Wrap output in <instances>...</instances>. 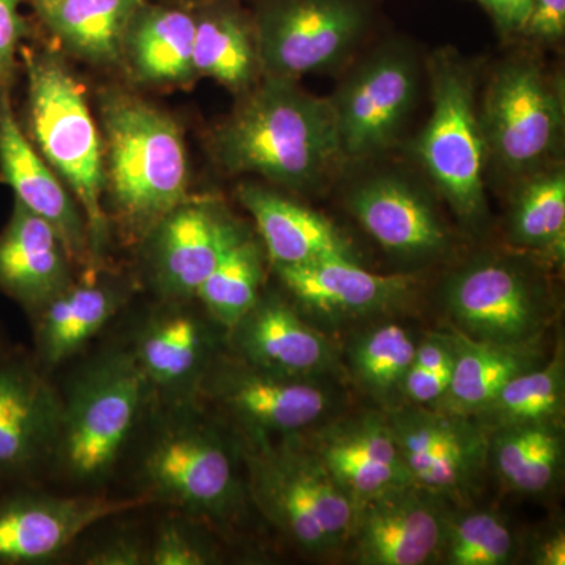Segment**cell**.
<instances>
[{
  "label": "cell",
  "mask_w": 565,
  "mask_h": 565,
  "mask_svg": "<svg viewBox=\"0 0 565 565\" xmlns=\"http://www.w3.org/2000/svg\"><path fill=\"white\" fill-rule=\"evenodd\" d=\"M214 154L230 173H253L307 191L343 158L330 99L296 81L266 77L215 132Z\"/></svg>",
  "instance_id": "6da1fadb"
},
{
  "label": "cell",
  "mask_w": 565,
  "mask_h": 565,
  "mask_svg": "<svg viewBox=\"0 0 565 565\" xmlns=\"http://www.w3.org/2000/svg\"><path fill=\"white\" fill-rule=\"evenodd\" d=\"M147 419L150 426L137 459V494L200 522L232 520L247 490L237 475V448L221 427L193 397H154Z\"/></svg>",
  "instance_id": "7a4b0ae2"
},
{
  "label": "cell",
  "mask_w": 565,
  "mask_h": 565,
  "mask_svg": "<svg viewBox=\"0 0 565 565\" xmlns=\"http://www.w3.org/2000/svg\"><path fill=\"white\" fill-rule=\"evenodd\" d=\"M62 394L50 471L79 492H99L139 433L154 393L129 344L84 364Z\"/></svg>",
  "instance_id": "3957f363"
},
{
  "label": "cell",
  "mask_w": 565,
  "mask_h": 565,
  "mask_svg": "<svg viewBox=\"0 0 565 565\" xmlns=\"http://www.w3.org/2000/svg\"><path fill=\"white\" fill-rule=\"evenodd\" d=\"M106 193L126 234L143 241L188 200L189 166L180 126L136 96L103 103Z\"/></svg>",
  "instance_id": "277c9868"
},
{
  "label": "cell",
  "mask_w": 565,
  "mask_h": 565,
  "mask_svg": "<svg viewBox=\"0 0 565 565\" xmlns=\"http://www.w3.org/2000/svg\"><path fill=\"white\" fill-rule=\"evenodd\" d=\"M245 490L259 514L307 555L348 544L355 508L308 448L302 434L239 435Z\"/></svg>",
  "instance_id": "5b68a950"
},
{
  "label": "cell",
  "mask_w": 565,
  "mask_h": 565,
  "mask_svg": "<svg viewBox=\"0 0 565 565\" xmlns=\"http://www.w3.org/2000/svg\"><path fill=\"white\" fill-rule=\"evenodd\" d=\"M28 79L33 147L79 204L98 262L109 237V218L104 210L106 172L103 139L84 87L65 62L50 51L29 55Z\"/></svg>",
  "instance_id": "8992f818"
},
{
  "label": "cell",
  "mask_w": 565,
  "mask_h": 565,
  "mask_svg": "<svg viewBox=\"0 0 565 565\" xmlns=\"http://www.w3.org/2000/svg\"><path fill=\"white\" fill-rule=\"evenodd\" d=\"M433 114L416 141L424 169L467 225L486 218V137L476 111L471 71L455 55H435Z\"/></svg>",
  "instance_id": "52a82bcc"
},
{
  "label": "cell",
  "mask_w": 565,
  "mask_h": 565,
  "mask_svg": "<svg viewBox=\"0 0 565 565\" xmlns=\"http://www.w3.org/2000/svg\"><path fill=\"white\" fill-rule=\"evenodd\" d=\"M193 399L225 415L243 437L277 438L316 426L332 411L334 394L321 377L274 373L217 352Z\"/></svg>",
  "instance_id": "ba28073f"
},
{
  "label": "cell",
  "mask_w": 565,
  "mask_h": 565,
  "mask_svg": "<svg viewBox=\"0 0 565 565\" xmlns=\"http://www.w3.org/2000/svg\"><path fill=\"white\" fill-rule=\"evenodd\" d=\"M366 21L360 0H262L253 21L259 70L296 81L332 68L359 44Z\"/></svg>",
  "instance_id": "9c48e42d"
},
{
  "label": "cell",
  "mask_w": 565,
  "mask_h": 565,
  "mask_svg": "<svg viewBox=\"0 0 565 565\" xmlns=\"http://www.w3.org/2000/svg\"><path fill=\"white\" fill-rule=\"evenodd\" d=\"M148 505L140 494H57L39 484H0V565L51 563L93 527Z\"/></svg>",
  "instance_id": "30bf717a"
},
{
  "label": "cell",
  "mask_w": 565,
  "mask_h": 565,
  "mask_svg": "<svg viewBox=\"0 0 565 565\" xmlns=\"http://www.w3.org/2000/svg\"><path fill=\"white\" fill-rule=\"evenodd\" d=\"M445 302L459 333L487 343L535 344L550 319L542 281L500 256L478 259L452 275Z\"/></svg>",
  "instance_id": "8fae6325"
},
{
  "label": "cell",
  "mask_w": 565,
  "mask_h": 565,
  "mask_svg": "<svg viewBox=\"0 0 565 565\" xmlns=\"http://www.w3.org/2000/svg\"><path fill=\"white\" fill-rule=\"evenodd\" d=\"M559 88L531 61H512L494 74L481 118L486 145L512 173H530L555 150L563 131Z\"/></svg>",
  "instance_id": "7c38bea8"
},
{
  "label": "cell",
  "mask_w": 565,
  "mask_h": 565,
  "mask_svg": "<svg viewBox=\"0 0 565 565\" xmlns=\"http://www.w3.org/2000/svg\"><path fill=\"white\" fill-rule=\"evenodd\" d=\"M386 422L412 484L444 500L471 493L489 465V433L473 416L408 404Z\"/></svg>",
  "instance_id": "4fadbf2b"
},
{
  "label": "cell",
  "mask_w": 565,
  "mask_h": 565,
  "mask_svg": "<svg viewBox=\"0 0 565 565\" xmlns=\"http://www.w3.org/2000/svg\"><path fill=\"white\" fill-rule=\"evenodd\" d=\"M62 394L32 353L0 352V484H39L61 427Z\"/></svg>",
  "instance_id": "5bb4252c"
},
{
  "label": "cell",
  "mask_w": 565,
  "mask_h": 565,
  "mask_svg": "<svg viewBox=\"0 0 565 565\" xmlns=\"http://www.w3.org/2000/svg\"><path fill=\"white\" fill-rule=\"evenodd\" d=\"M416 93L418 68L407 47H382L360 63L330 99L343 158H370L393 145Z\"/></svg>",
  "instance_id": "9a60e30c"
},
{
  "label": "cell",
  "mask_w": 565,
  "mask_h": 565,
  "mask_svg": "<svg viewBox=\"0 0 565 565\" xmlns=\"http://www.w3.org/2000/svg\"><path fill=\"white\" fill-rule=\"evenodd\" d=\"M448 519L444 498L414 484L396 487L356 509L348 544L359 564L433 563L441 555Z\"/></svg>",
  "instance_id": "2e32d148"
},
{
  "label": "cell",
  "mask_w": 565,
  "mask_h": 565,
  "mask_svg": "<svg viewBox=\"0 0 565 565\" xmlns=\"http://www.w3.org/2000/svg\"><path fill=\"white\" fill-rule=\"evenodd\" d=\"M237 226L207 202L188 199L169 212L143 239L148 282L158 300H196Z\"/></svg>",
  "instance_id": "e0dca14e"
},
{
  "label": "cell",
  "mask_w": 565,
  "mask_h": 565,
  "mask_svg": "<svg viewBox=\"0 0 565 565\" xmlns=\"http://www.w3.org/2000/svg\"><path fill=\"white\" fill-rule=\"evenodd\" d=\"M193 302L159 300L129 341L156 399H191L204 370L218 352L214 330L217 323L206 311L195 310Z\"/></svg>",
  "instance_id": "ac0fdd59"
},
{
  "label": "cell",
  "mask_w": 565,
  "mask_h": 565,
  "mask_svg": "<svg viewBox=\"0 0 565 565\" xmlns=\"http://www.w3.org/2000/svg\"><path fill=\"white\" fill-rule=\"evenodd\" d=\"M300 434L355 511L386 490L412 484L384 415L348 416Z\"/></svg>",
  "instance_id": "d6986e66"
},
{
  "label": "cell",
  "mask_w": 565,
  "mask_h": 565,
  "mask_svg": "<svg viewBox=\"0 0 565 565\" xmlns=\"http://www.w3.org/2000/svg\"><path fill=\"white\" fill-rule=\"evenodd\" d=\"M0 174L14 202L54 226L74 264L95 267L87 222L68 188L22 132L11 107L9 88L0 90Z\"/></svg>",
  "instance_id": "ffe728a7"
},
{
  "label": "cell",
  "mask_w": 565,
  "mask_h": 565,
  "mask_svg": "<svg viewBox=\"0 0 565 565\" xmlns=\"http://www.w3.org/2000/svg\"><path fill=\"white\" fill-rule=\"evenodd\" d=\"M348 207L397 258L426 262L448 250V230L430 200L396 174H377L353 185Z\"/></svg>",
  "instance_id": "44dd1931"
},
{
  "label": "cell",
  "mask_w": 565,
  "mask_h": 565,
  "mask_svg": "<svg viewBox=\"0 0 565 565\" xmlns=\"http://www.w3.org/2000/svg\"><path fill=\"white\" fill-rule=\"evenodd\" d=\"M225 333L233 355L274 373L322 377L337 363L332 343L275 294H262Z\"/></svg>",
  "instance_id": "7402d4cb"
},
{
  "label": "cell",
  "mask_w": 565,
  "mask_h": 565,
  "mask_svg": "<svg viewBox=\"0 0 565 565\" xmlns=\"http://www.w3.org/2000/svg\"><path fill=\"white\" fill-rule=\"evenodd\" d=\"M131 288L121 278L88 273L73 280L31 319L32 356L51 374L84 351L126 307Z\"/></svg>",
  "instance_id": "603a6c76"
},
{
  "label": "cell",
  "mask_w": 565,
  "mask_h": 565,
  "mask_svg": "<svg viewBox=\"0 0 565 565\" xmlns=\"http://www.w3.org/2000/svg\"><path fill=\"white\" fill-rule=\"evenodd\" d=\"M273 267L300 307L327 318L385 313L405 300L414 282L405 275L370 273L343 256Z\"/></svg>",
  "instance_id": "cb8c5ba5"
},
{
  "label": "cell",
  "mask_w": 565,
  "mask_h": 565,
  "mask_svg": "<svg viewBox=\"0 0 565 565\" xmlns=\"http://www.w3.org/2000/svg\"><path fill=\"white\" fill-rule=\"evenodd\" d=\"M73 264L54 226L14 202L0 233V292L20 305L31 321L73 282Z\"/></svg>",
  "instance_id": "d4e9b609"
},
{
  "label": "cell",
  "mask_w": 565,
  "mask_h": 565,
  "mask_svg": "<svg viewBox=\"0 0 565 565\" xmlns=\"http://www.w3.org/2000/svg\"><path fill=\"white\" fill-rule=\"evenodd\" d=\"M239 200L250 212L273 266H297L332 256L355 259L349 241L318 212L262 185H243Z\"/></svg>",
  "instance_id": "484cf974"
},
{
  "label": "cell",
  "mask_w": 565,
  "mask_h": 565,
  "mask_svg": "<svg viewBox=\"0 0 565 565\" xmlns=\"http://www.w3.org/2000/svg\"><path fill=\"white\" fill-rule=\"evenodd\" d=\"M195 28L191 7L145 0L126 32L121 62L141 84L191 82L196 77L192 62Z\"/></svg>",
  "instance_id": "4316f807"
},
{
  "label": "cell",
  "mask_w": 565,
  "mask_h": 565,
  "mask_svg": "<svg viewBox=\"0 0 565 565\" xmlns=\"http://www.w3.org/2000/svg\"><path fill=\"white\" fill-rule=\"evenodd\" d=\"M145 0H33L40 20L66 50L85 61H122V44Z\"/></svg>",
  "instance_id": "83f0119b"
},
{
  "label": "cell",
  "mask_w": 565,
  "mask_h": 565,
  "mask_svg": "<svg viewBox=\"0 0 565 565\" xmlns=\"http://www.w3.org/2000/svg\"><path fill=\"white\" fill-rule=\"evenodd\" d=\"M455 366L448 390L430 407L473 416L516 375L542 364L534 344L508 345L473 340L457 332Z\"/></svg>",
  "instance_id": "f1b7e54d"
},
{
  "label": "cell",
  "mask_w": 565,
  "mask_h": 565,
  "mask_svg": "<svg viewBox=\"0 0 565 565\" xmlns=\"http://www.w3.org/2000/svg\"><path fill=\"white\" fill-rule=\"evenodd\" d=\"M217 0L195 7L193 71L232 90H247L259 70L253 24L232 6Z\"/></svg>",
  "instance_id": "f546056e"
},
{
  "label": "cell",
  "mask_w": 565,
  "mask_h": 565,
  "mask_svg": "<svg viewBox=\"0 0 565 565\" xmlns=\"http://www.w3.org/2000/svg\"><path fill=\"white\" fill-rule=\"evenodd\" d=\"M487 459L508 489L530 494L545 492L563 465L561 424H522L490 430Z\"/></svg>",
  "instance_id": "4dcf8cb0"
},
{
  "label": "cell",
  "mask_w": 565,
  "mask_h": 565,
  "mask_svg": "<svg viewBox=\"0 0 565 565\" xmlns=\"http://www.w3.org/2000/svg\"><path fill=\"white\" fill-rule=\"evenodd\" d=\"M264 262L266 250L263 243H258L239 225L210 277L200 286L196 302L225 332L262 296Z\"/></svg>",
  "instance_id": "1f68e13d"
},
{
  "label": "cell",
  "mask_w": 565,
  "mask_h": 565,
  "mask_svg": "<svg viewBox=\"0 0 565 565\" xmlns=\"http://www.w3.org/2000/svg\"><path fill=\"white\" fill-rule=\"evenodd\" d=\"M564 360L557 353L548 363L516 375L473 415L490 433L522 424H561L564 412Z\"/></svg>",
  "instance_id": "d6a6232c"
},
{
  "label": "cell",
  "mask_w": 565,
  "mask_h": 565,
  "mask_svg": "<svg viewBox=\"0 0 565 565\" xmlns=\"http://www.w3.org/2000/svg\"><path fill=\"white\" fill-rule=\"evenodd\" d=\"M508 236L523 250L555 259L565 250V174L555 169L534 174L516 192L509 215Z\"/></svg>",
  "instance_id": "836d02e7"
},
{
  "label": "cell",
  "mask_w": 565,
  "mask_h": 565,
  "mask_svg": "<svg viewBox=\"0 0 565 565\" xmlns=\"http://www.w3.org/2000/svg\"><path fill=\"white\" fill-rule=\"evenodd\" d=\"M414 334L399 323H382L351 345V367L356 382L379 401L401 396L404 379L416 351Z\"/></svg>",
  "instance_id": "e575fe53"
},
{
  "label": "cell",
  "mask_w": 565,
  "mask_h": 565,
  "mask_svg": "<svg viewBox=\"0 0 565 565\" xmlns=\"http://www.w3.org/2000/svg\"><path fill=\"white\" fill-rule=\"evenodd\" d=\"M515 548L514 534L500 516L470 511L449 515L440 557L451 565H504Z\"/></svg>",
  "instance_id": "d590c367"
},
{
  "label": "cell",
  "mask_w": 565,
  "mask_h": 565,
  "mask_svg": "<svg viewBox=\"0 0 565 565\" xmlns=\"http://www.w3.org/2000/svg\"><path fill=\"white\" fill-rule=\"evenodd\" d=\"M185 514L167 516L150 542V565H210L217 563L214 545Z\"/></svg>",
  "instance_id": "8d00e7d4"
},
{
  "label": "cell",
  "mask_w": 565,
  "mask_h": 565,
  "mask_svg": "<svg viewBox=\"0 0 565 565\" xmlns=\"http://www.w3.org/2000/svg\"><path fill=\"white\" fill-rule=\"evenodd\" d=\"M77 561L85 565H150V544L139 534L118 531L85 546Z\"/></svg>",
  "instance_id": "74e56055"
},
{
  "label": "cell",
  "mask_w": 565,
  "mask_h": 565,
  "mask_svg": "<svg viewBox=\"0 0 565 565\" xmlns=\"http://www.w3.org/2000/svg\"><path fill=\"white\" fill-rule=\"evenodd\" d=\"M25 33L28 24L21 11V0H0V90L10 87Z\"/></svg>",
  "instance_id": "f35d334b"
},
{
  "label": "cell",
  "mask_w": 565,
  "mask_h": 565,
  "mask_svg": "<svg viewBox=\"0 0 565 565\" xmlns=\"http://www.w3.org/2000/svg\"><path fill=\"white\" fill-rule=\"evenodd\" d=\"M565 32V0H533L523 33L542 41H556Z\"/></svg>",
  "instance_id": "ab89813d"
},
{
  "label": "cell",
  "mask_w": 565,
  "mask_h": 565,
  "mask_svg": "<svg viewBox=\"0 0 565 565\" xmlns=\"http://www.w3.org/2000/svg\"><path fill=\"white\" fill-rule=\"evenodd\" d=\"M492 14L494 24L508 35L523 33L533 0H481Z\"/></svg>",
  "instance_id": "60d3db41"
},
{
  "label": "cell",
  "mask_w": 565,
  "mask_h": 565,
  "mask_svg": "<svg viewBox=\"0 0 565 565\" xmlns=\"http://www.w3.org/2000/svg\"><path fill=\"white\" fill-rule=\"evenodd\" d=\"M535 564L541 565H564L565 564V541L563 534L546 539L544 544L539 546Z\"/></svg>",
  "instance_id": "b9f144b4"
},
{
  "label": "cell",
  "mask_w": 565,
  "mask_h": 565,
  "mask_svg": "<svg viewBox=\"0 0 565 565\" xmlns=\"http://www.w3.org/2000/svg\"><path fill=\"white\" fill-rule=\"evenodd\" d=\"M173 3H178V6L191 7V9H195V7L204 6V3L217 2V0H172Z\"/></svg>",
  "instance_id": "7bdbcfd3"
},
{
  "label": "cell",
  "mask_w": 565,
  "mask_h": 565,
  "mask_svg": "<svg viewBox=\"0 0 565 565\" xmlns=\"http://www.w3.org/2000/svg\"><path fill=\"white\" fill-rule=\"evenodd\" d=\"M9 337H7L6 330L2 329V326H0V352L7 351V349L11 348Z\"/></svg>",
  "instance_id": "ee69618b"
}]
</instances>
